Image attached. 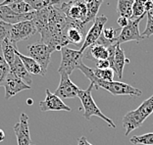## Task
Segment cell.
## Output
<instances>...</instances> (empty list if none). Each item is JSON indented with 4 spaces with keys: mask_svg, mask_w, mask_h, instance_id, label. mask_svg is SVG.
I'll list each match as a JSON object with an SVG mask.
<instances>
[{
    "mask_svg": "<svg viewBox=\"0 0 153 145\" xmlns=\"http://www.w3.org/2000/svg\"><path fill=\"white\" fill-rule=\"evenodd\" d=\"M36 12H30L27 14H16L9 8V6H0V19L9 25H15V24L27 22V21H33L36 17Z\"/></svg>",
    "mask_w": 153,
    "mask_h": 145,
    "instance_id": "15",
    "label": "cell"
},
{
    "mask_svg": "<svg viewBox=\"0 0 153 145\" xmlns=\"http://www.w3.org/2000/svg\"><path fill=\"white\" fill-rule=\"evenodd\" d=\"M27 104H33V100H30V99H29V100H27Z\"/></svg>",
    "mask_w": 153,
    "mask_h": 145,
    "instance_id": "40",
    "label": "cell"
},
{
    "mask_svg": "<svg viewBox=\"0 0 153 145\" xmlns=\"http://www.w3.org/2000/svg\"><path fill=\"white\" fill-rule=\"evenodd\" d=\"M39 108L41 112L48 111H67L70 112L71 108L63 102V100L59 98L54 93H52L49 89H46L44 100L39 102Z\"/></svg>",
    "mask_w": 153,
    "mask_h": 145,
    "instance_id": "13",
    "label": "cell"
},
{
    "mask_svg": "<svg viewBox=\"0 0 153 145\" xmlns=\"http://www.w3.org/2000/svg\"><path fill=\"white\" fill-rule=\"evenodd\" d=\"M33 11H40V10L49 8L52 6H57L61 4V0H25Z\"/></svg>",
    "mask_w": 153,
    "mask_h": 145,
    "instance_id": "23",
    "label": "cell"
},
{
    "mask_svg": "<svg viewBox=\"0 0 153 145\" xmlns=\"http://www.w3.org/2000/svg\"><path fill=\"white\" fill-rule=\"evenodd\" d=\"M10 72L15 75H17V77L22 79V81H25L27 84H29V85L32 84V82H33L32 75H30V72L27 71L26 67L24 66L23 62L21 61V59L18 56L16 57L14 63L10 66Z\"/></svg>",
    "mask_w": 153,
    "mask_h": 145,
    "instance_id": "19",
    "label": "cell"
},
{
    "mask_svg": "<svg viewBox=\"0 0 153 145\" xmlns=\"http://www.w3.org/2000/svg\"><path fill=\"white\" fill-rule=\"evenodd\" d=\"M3 87L5 88V99L9 100L14 97L16 94H18L19 92L30 89V85L27 84L25 81L19 78L17 75L9 72Z\"/></svg>",
    "mask_w": 153,
    "mask_h": 145,
    "instance_id": "12",
    "label": "cell"
},
{
    "mask_svg": "<svg viewBox=\"0 0 153 145\" xmlns=\"http://www.w3.org/2000/svg\"><path fill=\"white\" fill-rule=\"evenodd\" d=\"M93 72H94V75L97 78L101 79L103 81H113L114 79L115 72L111 68L105 69V70L95 69V70H93Z\"/></svg>",
    "mask_w": 153,
    "mask_h": 145,
    "instance_id": "27",
    "label": "cell"
},
{
    "mask_svg": "<svg viewBox=\"0 0 153 145\" xmlns=\"http://www.w3.org/2000/svg\"><path fill=\"white\" fill-rule=\"evenodd\" d=\"M11 26L12 25H9V24H7L0 20V45H1V43L3 41L9 36Z\"/></svg>",
    "mask_w": 153,
    "mask_h": 145,
    "instance_id": "30",
    "label": "cell"
},
{
    "mask_svg": "<svg viewBox=\"0 0 153 145\" xmlns=\"http://www.w3.org/2000/svg\"><path fill=\"white\" fill-rule=\"evenodd\" d=\"M134 0H118L117 13L119 17L130 19L133 16V6Z\"/></svg>",
    "mask_w": 153,
    "mask_h": 145,
    "instance_id": "22",
    "label": "cell"
},
{
    "mask_svg": "<svg viewBox=\"0 0 153 145\" xmlns=\"http://www.w3.org/2000/svg\"><path fill=\"white\" fill-rule=\"evenodd\" d=\"M153 113V94L148 99L144 100L138 108L128 112L123 117V127L125 135H128L133 130L138 129L149 116Z\"/></svg>",
    "mask_w": 153,
    "mask_h": 145,
    "instance_id": "3",
    "label": "cell"
},
{
    "mask_svg": "<svg viewBox=\"0 0 153 145\" xmlns=\"http://www.w3.org/2000/svg\"><path fill=\"white\" fill-rule=\"evenodd\" d=\"M5 137H6L5 132H3V130H2L1 129H0V142H2V141L5 139Z\"/></svg>",
    "mask_w": 153,
    "mask_h": 145,
    "instance_id": "39",
    "label": "cell"
},
{
    "mask_svg": "<svg viewBox=\"0 0 153 145\" xmlns=\"http://www.w3.org/2000/svg\"><path fill=\"white\" fill-rule=\"evenodd\" d=\"M88 7V17H86V23L93 22L97 17V13L104 0H85Z\"/></svg>",
    "mask_w": 153,
    "mask_h": 145,
    "instance_id": "24",
    "label": "cell"
},
{
    "mask_svg": "<svg viewBox=\"0 0 153 145\" xmlns=\"http://www.w3.org/2000/svg\"><path fill=\"white\" fill-rule=\"evenodd\" d=\"M16 54L21 59V61L23 62L24 66L26 67L27 71L29 72L30 75H42V77H44L43 72H42V69H41L40 65L38 64L36 60L30 58V56H26V55L22 54L18 49L16 50Z\"/></svg>",
    "mask_w": 153,
    "mask_h": 145,
    "instance_id": "21",
    "label": "cell"
},
{
    "mask_svg": "<svg viewBox=\"0 0 153 145\" xmlns=\"http://www.w3.org/2000/svg\"><path fill=\"white\" fill-rule=\"evenodd\" d=\"M153 9V0H146L144 4V11L148 13L151 12V10Z\"/></svg>",
    "mask_w": 153,
    "mask_h": 145,
    "instance_id": "35",
    "label": "cell"
},
{
    "mask_svg": "<svg viewBox=\"0 0 153 145\" xmlns=\"http://www.w3.org/2000/svg\"><path fill=\"white\" fill-rule=\"evenodd\" d=\"M13 130L16 134L18 145H32L29 127V117L26 113H22L20 115L19 123H17L13 127Z\"/></svg>",
    "mask_w": 153,
    "mask_h": 145,
    "instance_id": "14",
    "label": "cell"
},
{
    "mask_svg": "<svg viewBox=\"0 0 153 145\" xmlns=\"http://www.w3.org/2000/svg\"><path fill=\"white\" fill-rule=\"evenodd\" d=\"M8 6H9V8L12 10V11H14L16 14H20V15L33 12L32 7L27 4L26 1L17 2V3H14V4H10Z\"/></svg>",
    "mask_w": 153,
    "mask_h": 145,
    "instance_id": "26",
    "label": "cell"
},
{
    "mask_svg": "<svg viewBox=\"0 0 153 145\" xmlns=\"http://www.w3.org/2000/svg\"><path fill=\"white\" fill-rule=\"evenodd\" d=\"M79 70L81 71L82 74H85V75L90 81V84H92L94 85V87L98 90L101 87L105 90L109 91L110 93H112L113 95H128V96H133V97H140L142 94V92L140 89H138L137 87H134L122 81H103L101 79H98L93 72L92 69L88 68V66H85V64L82 63L79 65Z\"/></svg>",
    "mask_w": 153,
    "mask_h": 145,
    "instance_id": "2",
    "label": "cell"
},
{
    "mask_svg": "<svg viewBox=\"0 0 153 145\" xmlns=\"http://www.w3.org/2000/svg\"><path fill=\"white\" fill-rule=\"evenodd\" d=\"M76 145H92V144L85 138V136H81L78 139V143H76Z\"/></svg>",
    "mask_w": 153,
    "mask_h": 145,
    "instance_id": "36",
    "label": "cell"
},
{
    "mask_svg": "<svg viewBox=\"0 0 153 145\" xmlns=\"http://www.w3.org/2000/svg\"><path fill=\"white\" fill-rule=\"evenodd\" d=\"M146 0H134L133 6V16L131 20H135L140 17L146 15V12L144 11V4Z\"/></svg>",
    "mask_w": 153,
    "mask_h": 145,
    "instance_id": "28",
    "label": "cell"
},
{
    "mask_svg": "<svg viewBox=\"0 0 153 145\" xmlns=\"http://www.w3.org/2000/svg\"><path fill=\"white\" fill-rule=\"evenodd\" d=\"M5 65H8L6 63V61L4 59V56H3V53H2V48L1 45H0V66H5Z\"/></svg>",
    "mask_w": 153,
    "mask_h": 145,
    "instance_id": "38",
    "label": "cell"
},
{
    "mask_svg": "<svg viewBox=\"0 0 153 145\" xmlns=\"http://www.w3.org/2000/svg\"><path fill=\"white\" fill-rule=\"evenodd\" d=\"M130 142L134 145H153V132L131 136L130 138Z\"/></svg>",
    "mask_w": 153,
    "mask_h": 145,
    "instance_id": "25",
    "label": "cell"
},
{
    "mask_svg": "<svg viewBox=\"0 0 153 145\" xmlns=\"http://www.w3.org/2000/svg\"><path fill=\"white\" fill-rule=\"evenodd\" d=\"M1 48H2V53L4 56V59L6 63L9 65V67L14 63L17 55H16V50L17 48V43H14L11 39L9 38V36L1 43Z\"/></svg>",
    "mask_w": 153,
    "mask_h": 145,
    "instance_id": "20",
    "label": "cell"
},
{
    "mask_svg": "<svg viewBox=\"0 0 153 145\" xmlns=\"http://www.w3.org/2000/svg\"><path fill=\"white\" fill-rule=\"evenodd\" d=\"M79 91V88L71 81L70 75H68L65 72H61L60 82H59V85L54 94L61 99H71L78 97Z\"/></svg>",
    "mask_w": 153,
    "mask_h": 145,
    "instance_id": "11",
    "label": "cell"
},
{
    "mask_svg": "<svg viewBox=\"0 0 153 145\" xmlns=\"http://www.w3.org/2000/svg\"><path fill=\"white\" fill-rule=\"evenodd\" d=\"M146 15H147V23L144 30L141 33L142 38H149L151 36H153V13L148 12Z\"/></svg>",
    "mask_w": 153,
    "mask_h": 145,
    "instance_id": "29",
    "label": "cell"
},
{
    "mask_svg": "<svg viewBox=\"0 0 153 145\" xmlns=\"http://www.w3.org/2000/svg\"><path fill=\"white\" fill-rule=\"evenodd\" d=\"M107 21H108V18L104 15L96 17L95 20L93 21L92 27H90L88 32L86 33L85 41H83L81 49H79V52L83 53L88 47L93 45V44H95L97 41H98V39L100 38V36H101V34H102L104 26H105V24L107 23Z\"/></svg>",
    "mask_w": 153,
    "mask_h": 145,
    "instance_id": "8",
    "label": "cell"
},
{
    "mask_svg": "<svg viewBox=\"0 0 153 145\" xmlns=\"http://www.w3.org/2000/svg\"><path fill=\"white\" fill-rule=\"evenodd\" d=\"M59 8L69 20L88 25V7L85 0H70L69 2L61 3Z\"/></svg>",
    "mask_w": 153,
    "mask_h": 145,
    "instance_id": "5",
    "label": "cell"
},
{
    "mask_svg": "<svg viewBox=\"0 0 153 145\" xmlns=\"http://www.w3.org/2000/svg\"><path fill=\"white\" fill-rule=\"evenodd\" d=\"M94 87V85L92 84H90V85L88 87V89H79L78 97L81 100L82 108L85 110L83 112V118H85L86 120H90V118L93 116H96L98 118L102 119L104 122L107 123L110 127L112 129H116V125L114 124V122L108 117H106L104 114L101 112V110L98 108V106L96 105V103L94 101V99L92 98V89Z\"/></svg>",
    "mask_w": 153,
    "mask_h": 145,
    "instance_id": "4",
    "label": "cell"
},
{
    "mask_svg": "<svg viewBox=\"0 0 153 145\" xmlns=\"http://www.w3.org/2000/svg\"><path fill=\"white\" fill-rule=\"evenodd\" d=\"M121 30V29H114V27H106V29L103 30L102 32V36H104V38L109 40V41H114L116 40L118 36H116V33Z\"/></svg>",
    "mask_w": 153,
    "mask_h": 145,
    "instance_id": "31",
    "label": "cell"
},
{
    "mask_svg": "<svg viewBox=\"0 0 153 145\" xmlns=\"http://www.w3.org/2000/svg\"><path fill=\"white\" fill-rule=\"evenodd\" d=\"M111 68L109 60H98L96 61V69L99 70H105V69Z\"/></svg>",
    "mask_w": 153,
    "mask_h": 145,
    "instance_id": "33",
    "label": "cell"
},
{
    "mask_svg": "<svg viewBox=\"0 0 153 145\" xmlns=\"http://www.w3.org/2000/svg\"><path fill=\"white\" fill-rule=\"evenodd\" d=\"M128 23H130V19L125 18V17H119L117 19V24L120 27V29H123V27H127L128 25Z\"/></svg>",
    "mask_w": 153,
    "mask_h": 145,
    "instance_id": "34",
    "label": "cell"
},
{
    "mask_svg": "<svg viewBox=\"0 0 153 145\" xmlns=\"http://www.w3.org/2000/svg\"><path fill=\"white\" fill-rule=\"evenodd\" d=\"M10 72L9 65H5V66H0V86L4 85L5 79L7 78Z\"/></svg>",
    "mask_w": 153,
    "mask_h": 145,
    "instance_id": "32",
    "label": "cell"
},
{
    "mask_svg": "<svg viewBox=\"0 0 153 145\" xmlns=\"http://www.w3.org/2000/svg\"><path fill=\"white\" fill-rule=\"evenodd\" d=\"M27 53H29V56L34 59L40 65L41 69H42L43 75H45L51 60V54L55 50L51 46L40 42V41L38 43L30 44L27 47Z\"/></svg>",
    "mask_w": 153,
    "mask_h": 145,
    "instance_id": "7",
    "label": "cell"
},
{
    "mask_svg": "<svg viewBox=\"0 0 153 145\" xmlns=\"http://www.w3.org/2000/svg\"><path fill=\"white\" fill-rule=\"evenodd\" d=\"M62 59L60 66L58 69V72H65L70 75L76 69H79V65L82 63L83 53L79 52V50H74L68 46L62 47L61 49Z\"/></svg>",
    "mask_w": 153,
    "mask_h": 145,
    "instance_id": "6",
    "label": "cell"
},
{
    "mask_svg": "<svg viewBox=\"0 0 153 145\" xmlns=\"http://www.w3.org/2000/svg\"><path fill=\"white\" fill-rule=\"evenodd\" d=\"M145 17V15L140 17V18L135 19V20H130V23L127 27H123L120 30V33L118 34V37L116 38L117 41V44H123L125 42H128V41H131V40H134V41H140L142 38L141 36V33H140V24Z\"/></svg>",
    "mask_w": 153,
    "mask_h": 145,
    "instance_id": "10",
    "label": "cell"
},
{
    "mask_svg": "<svg viewBox=\"0 0 153 145\" xmlns=\"http://www.w3.org/2000/svg\"><path fill=\"white\" fill-rule=\"evenodd\" d=\"M126 63H128V60L125 56V52L122 49L121 45L117 44L116 49H115L114 58L110 62V65H111V69L115 72V74L118 75L119 78H123V72Z\"/></svg>",
    "mask_w": 153,
    "mask_h": 145,
    "instance_id": "17",
    "label": "cell"
},
{
    "mask_svg": "<svg viewBox=\"0 0 153 145\" xmlns=\"http://www.w3.org/2000/svg\"><path fill=\"white\" fill-rule=\"evenodd\" d=\"M21 1H25V0H4L0 3V6H8L10 4H14V3L21 2Z\"/></svg>",
    "mask_w": 153,
    "mask_h": 145,
    "instance_id": "37",
    "label": "cell"
},
{
    "mask_svg": "<svg viewBox=\"0 0 153 145\" xmlns=\"http://www.w3.org/2000/svg\"><path fill=\"white\" fill-rule=\"evenodd\" d=\"M36 33L37 30L33 21H27V22L18 23L11 26L9 38L14 43H17L21 40L30 38V37H32Z\"/></svg>",
    "mask_w": 153,
    "mask_h": 145,
    "instance_id": "9",
    "label": "cell"
},
{
    "mask_svg": "<svg viewBox=\"0 0 153 145\" xmlns=\"http://www.w3.org/2000/svg\"><path fill=\"white\" fill-rule=\"evenodd\" d=\"M83 58L89 60H108L109 53L107 47L101 45V44H93L89 47V49L83 52Z\"/></svg>",
    "mask_w": 153,
    "mask_h": 145,
    "instance_id": "18",
    "label": "cell"
},
{
    "mask_svg": "<svg viewBox=\"0 0 153 145\" xmlns=\"http://www.w3.org/2000/svg\"><path fill=\"white\" fill-rule=\"evenodd\" d=\"M86 25L74 22L70 20V25L66 30V41L67 44H82L85 41V33Z\"/></svg>",
    "mask_w": 153,
    "mask_h": 145,
    "instance_id": "16",
    "label": "cell"
},
{
    "mask_svg": "<svg viewBox=\"0 0 153 145\" xmlns=\"http://www.w3.org/2000/svg\"><path fill=\"white\" fill-rule=\"evenodd\" d=\"M33 21L41 36L40 42L51 46L55 51H61L62 47L68 45L66 30L70 20L61 11L59 5L36 11Z\"/></svg>",
    "mask_w": 153,
    "mask_h": 145,
    "instance_id": "1",
    "label": "cell"
}]
</instances>
